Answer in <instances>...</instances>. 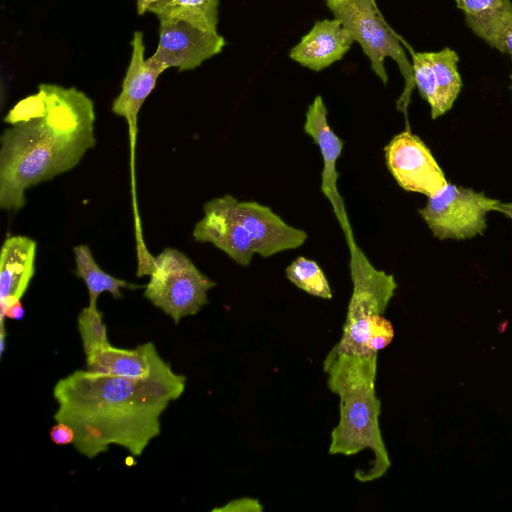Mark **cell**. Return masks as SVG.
<instances>
[{
	"instance_id": "6da1fadb",
	"label": "cell",
	"mask_w": 512,
	"mask_h": 512,
	"mask_svg": "<svg viewBox=\"0 0 512 512\" xmlns=\"http://www.w3.org/2000/svg\"><path fill=\"white\" fill-rule=\"evenodd\" d=\"M185 383L169 364L146 379L76 370L54 386V419L72 427L74 447L88 458L112 444L140 456L159 436L160 417L182 395Z\"/></svg>"
},
{
	"instance_id": "7a4b0ae2",
	"label": "cell",
	"mask_w": 512,
	"mask_h": 512,
	"mask_svg": "<svg viewBox=\"0 0 512 512\" xmlns=\"http://www.w3.org/2000/svg\"><path fill=\"white\" fill-rule=\"evenodd\" d=\"M45 108L0 137V207L18 211L25 192L79 164L96 144L94 103L75 87L40 84Z\"/></svg>"
},
{
	"instance_id": "3957f363",
	"label": "cell",
	"mask_w": 512,
	"mask_h": 512,
	"mask_svg": "<svg viewBox=\"0 0 512 512\" xmlns=\"http://www.w3.org/2000/svg\"><path fill=\"white\" fill-rule=\"evenodd\" d=\"M377 356L327 355L323 362L327 385L340 398V420L331 433L329 453L350 456L370 449L374 455L371 467L355 472V478L364 483L382 477L391 465L379 427Z\"/></svg>"
},
{
	"instance_id": "277c9868",
	"label": "cell",
	"mask_w": 512,
	"mask_h": 512,
	"mask_svg": "<svg viewBox=\"0 0 512 512\" xmlns=\"http://www.w3.org/2000/svg\"><path fill=\"white\" fill-rule=\"evenodd\" d=\"M325 5L361 46L372 71L384 85L388 82L385 59L391 58L396 62L405 84L397 100V109L407 118L411 93L415 88L412 62L398 36L382 17L375 0H325Z\"/></svg>"
},
{
	"instance_id": "5b68a950",
	"label": "cell",
	"mask_w": 512,
	"mask_h": 512,
	"mask_svg": "<svg viewBox=\"0 0 512 512\" xmlns=\"http://www.w3.org/2000/svg\"><path fill=\"white\" fill-rule=\"evenodd\" d=\"M157 17L159 42L152 58L165 70L195 69L225 46L217 31L218 11L179 10Z\"/></svg>"
},
{
	"instance_id": "8992f818",
	"label": "cell",
	"mask_w": 512,
	"mask_h": 512,
	"mask_svg": "<svg viewBox=\"0 0 512 512\" xmlns=\"http://www.w3.org/2000/svg\"><path fill=\"white\" fill-rule=\"evenodd\" d=\"M144 297L177 324L208 303L207 293L216 283L203 274L181 251L167 247L153 258Z\"/></svg>"
},
{
	"instance_id": "52a82bcc",
	"label": "cell",
	"mask_w": 512,
	"mask_h": 512,
	"mask_svg": "<svg viewBox=\"0 0 512 512\" xmlns=\"http://www.w3.org/2000/svg\"><path fill=\"white\" fill-rule=\"evenodd\" d=\"M499 200L484 192L447 183L435 195L428 197L418 212L434 237L464 240L483 234L486 215L495 211Z\"/></svg>"
},
{
	"instance_id": "ba28073f",
	"label": "cell",
	"mask_w": 512,
	"mask_h": 512,
	"mask_svg": "<svg viewBox=\"0 0 512 512\" xmlns=\"http://www.w3.org/2000/svg\"><path fill=\"white\" fill-rule=\"evenodd\" d=\"M384 152L389 171L406 191L430 197L448 183L429 148L410 129L395 135Z\"/></svg>"
},
{
	"instance_id": "9c48e42d",
	"label": "cell",
	"mask_w": 512,
	"mask_h": 512,
	"mask_svg": "<svg viewBox=\"0 0 512 512\" xmlns=\"http://www.w3.org/2000/svg\"><path fill=\"white\" fill-rule=\"evenodd\" d=\"M232 195L216 197L204 207V216L193 229L197 242L211 243L241 266H248L254 253L252 240L241 223Z\"/></svg>"
},
{
	"instance_id": "30bf717a",
	"label": "cell",
	"mask_w": 512,
	"mask_h": 512,
	"mask_svg": "<svg viewBox=\"0 0 512 512\" xmlns=\"http://www.w3.org/2000/svg\"><path fill=\"white\" fill-rule=\"evenodd\" d=\"M132 54L122 82V90L112 103V112L125 118L130 137L132 187L134 184V152L137 138L138 113L143 103L153 91L158 77L165 71L152 56L145 59L143 33L135 31L131 41Z\"/></svg>"
},
{
	"instance_id": "8fae6325",
	"label": "cell",
	"mask_w": 512,
	"mask_h": 512,
	"mask_svg": "<svg viewBox=\"0 0 512 512\" xmlns=\"http://www.w3.org/2000/svg\"><path fill=\"white\" fill-rule=\"evenodd\" d=\"M304 131L311 136L314 143L319 147L323 159L321 191L330 201L335 216L345 234L348 247H351L356 242L345 211L344 202L337 190L339 174L336 170V162L341 155L344 143L331 129L327 120V108L320 95H317L308 106Z\"/></svg>"
},
{
	"instance_id": "7c38bea8",
	"label": "cell",
	"mask_w": 512,
	"mask_h": 512,
	"mask_svg": "<svg viewBox=\"0 0 512 512\" xmlns=\"http://www.w3.org/2000/svg\"><path fill=\"white\" fill-rule=\"evenodd\" d=\"M349 250L353 293L344 325L363 322L375 314L383 315L397 288L393 275L376 269L357 244Z\"/></svg>"
},
{
	"instance_id": "4fadbf2b",
	"label": "cell",
	"mask_w": 512,
	"mask_h": 512,
	"mask_svg": "<svg viewBox=\"0 0 512 512\" xmlns=\"http://www.w3.org/2000/svg\"><path fill=\"white\" fill-rule=\"evenodd\" d=\"M238 217L252 240L254 253L270 257L302 246L307 233L290 226L270 207L255 201H237Z\"/></svg>"
},
{
	"instance_id": "5bb4252c",
	"label": "cell",
	"mask_w": 512,
	"mask_h": 512,
	"mask_svg": "<svg viewBox=\"0 0 512 512\" xmlns=\"http://www.w3.org/2000/svg\"><path fill=\"white\" fill-rule=\"evenodd\" d=\"M354 39L336 18L318 20L289 51V58L301 66L319 72L340 61Z\"/></svg>"
},
{
	"instance_id": "9a60e30c",
	"label": "cell",
	"mask_w": 512,
	"mask_h": 512,
	"mask_svg": "<svg viewBox=\"0 0 512 512\" xmlns=\"http://www.w3.org/2000/svg\"><path fill=\"white\" fill-rule=\"evenodd\" d=\"M35 240L23 235L7 237L0 256L1 314L24 296L35 272Z\"/></svg>"
},
{
	"instance_id": "2e32d148",
	"label": "cell",
	"mask_w": 512,
	"mask_h": 512,
	"mask_svg": "<svg viewBox=\"0 0 512 512\" xmlns=\"http://www.w3.org/2000/svg\"><path fill=\"white\" fill-rule=\"evenodd\" d=\"M167 364L152 342L135 349L109 345L86 356L87 370L129 379H146Z\"/></svg>"
},
{
	"instance_id": "e0dca14e",
	"label": "cell",
	"mask_w": 512,
	"mask_h": 512,
	"mask_svg": "<svg viewBox=\"0 0 512 512\" xmlns=\"http://www.w3.org/2000/svg\"><path fill=\"white\" fill-rule=\"evenodd\" d=\"M436 83V102L431 109L432 119H436L451 109L457 99L462 80L458 71V54L449 47L437 52H429Z\"/></svg>"
},
{
	"instance_id": "ac0fdd59",
	"label": "cell",
	"mask_w": 512,
	"mask_h": 512,
	"mask_svg": "<svg viewBox=\"0 0 512 512\" xmlns=\"http://www.w3.org/2000/svg\"><path fill=\"white\" fill-rule=\"evenodd\" d=\"M76 262V275L83 279L89 292V306L97 307L101 293L109 292L113 298L122 297L121 289H137L141 286L116 278L106 273L95 261L88 245L80 244L73 248Z\"/></svg>"
},
{
	"instance_id": "d6986e66",
	"label": "cell",
	"mask_w": 512,
	"mask_h": 512,
	"mask_svg": "<svg viewBox=\"0 0 512 512\" xmlns=\"http://www.w3.org/2000/svg\"><path fill=\"white\" fill-rule=\"evenodd\" d=\"M466 25L479 38L512 59V2L504 0L496 10L479 18H465Z\"/></svg>"
},
{
	"instance_id": "ffe728a7",
	"label": "cell",
	"mask_w": 512,
	"mask_h": 512,
	"mask_svg": "<svg viewBox=\"0 0 512 512\" xmlns=\"http://www.w3.org/2000/svg\"><path fill=\"white\" fill-rule=\"evenodd\" d=\"M286 276L295 286L306 293L323 299H331L333 292L321 267L312 259L299 256L287 268Z\"/></svg>"
},
{
	"instance_id": "44dd1931",
	"label": "cell",
	"mask_w": 512,
	"mask_h": 512,
	"mask_svg": "<svg viewBox=\"0 0 512 512\" xmlns=\"http://www.w3.org/2000/svg\"><path fill=\"white\" fill-rule=\"evenodd\" d=\"M78 330L86 356L111 345L107 338L103 313L97 307L87 306L78 315Z\"/></svg>"
},
{
	"instance_id": "7402d4cb",
	"label": "cell",
	"mask_w": 512,
	"mask_h": 512,
	"mask_svg": "<svg viewBox=\"0 0 512 512\" xmlns=\"http://www.w3.org/2000/svg\"><path fill=\"white\" fill-rule=\"evenodd\" d=\"M219 0H137V12L156 16L179 10L218 11Z\"/></svg>"
},
{
	"instance_id": "603a6c76",
	"label": "cell",
	"mask_w": 512,
	"mask_h": 512,
	"mask_svg": "<svg viewBox=\"0 0 512 512\" xmlns=\"http://www.w3.org/2000/svg\"><path fill=\"white\" fill-rule=\"evenodd\" d=\"M415 87L432 109L436 102V83L429 52H412Z\"/></svg>"
},
{
	"instance_id": "cb8c5ba5",
	"label": "cell",
	"mask_w": 512,
	"mask_h": 512,
	"mask_svg": "<svg viewBox=\"0 0 512 512\" xmlns=\"http://www.w3.org/2000/svg\"><path fill=\"white\" fill-rule=\"evenodd\" d=\"M504 0H455L456 6L460 9L464 18L482 17L503 4Z\"/></svg>"
},
{
	"instance_id": "d4e9b609",
	"label": "cell",
	"mask_w": 512,
	"mask_h": 512,
	"mask_svg": "<svg viewBox=\"0 0 512 512\" xmlns=\"http://www.w3.org/2000/svg\"><path fill=\"white\" fill-rule=\"evenodd\" d=\"M213 512L221 511V512H259L262 511V505L258 500L253 498H239L235 499L226 505L218 508H214Z\"/></svg>"
},
{
	"instance_id": "484cf974",
	"label": "cell",
	"mask_w": 512,
	"mask_h": 512,
	"mask_svg": "<svg viewBox=\"0 0 512 512\" xmlns=\"http://www.w3.org/2000/svg\"><path fill=\"white\" fill-rule=\"evenodd\" d=\"M50 438L57 445H68L74 442L75 433L71 426L64 422H57L50 429Z\"/></svg>"
},
{
	"instance_id": "4316f807",
	"label": "cell",
	"mask_w": 512,
	"mask_h": 512,
	"mask_svg": "<svg viewBox=\"0 0 512 512\" xmlns=\"http://www.w3.org/2000/svg\"><path fill=\"white\" fill-rule=\"evenodd\" d=\"M25 310L21 304L20 301L14 303L10 307H8L2 314H1V328L4 327V317H7L9 319L13 320H21L24 317Z\"/></svg>"
},
{
	"instance_id": "83f0119b",
	"label": "cell",
	"mask_w": 512,
	"mask_h": 512,
	"mask_svg": "<svg viewBox=\"0 0 512 512\" xmlns=\"http://www.w3.org/2000/svg\"><path fill=\"white\" fill-rule=\"evenodd\" d=\"M495 211H498L512 220V202L503 203L498 202Z\"/></svg>"
},
{
	"instance_id": "f1b7e54d",
	"label": "cell",
	"mask_w": 512,
	"mask_h": 512,
	"mask_svg": "<svg viewBox=\"0 0 512 512\" xmlns=\"http://www.w3.org/2000/svg\"><path fill=\"white\" fill-rule=\"evenodd\" d=\"M510 78H511V81H512V73H511V75H510ZM511 89H512V85H511Z\"/></svg>"
}]
</instances>
